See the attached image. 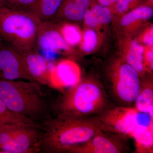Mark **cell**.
<instances>
[{"label": "cell", "instance_id": "1", "mask_svg": "<svg viewBox=\"0 0 153 153\" xmlns=\"http://www.w3.org/2000/svg\"><path fill=\"white\" fill-rule=\"evenodd\" d=\"M38 153H66L71 146L91 139L103 126L96 117L50 115L38 123Z\"/></svg>", "mask_w": 153, "mask_h": 153}, {"label": "cell", "instance_id": "2", "mask_svg": "<svg viewBox=\"0 0 153 153\" xmlns=\"http://www.w3.org/2000/svg\"><path fill=\"white\" fill-rule=\"evenodd\" d=\"M41 85L35 81L0 78V99L12 111L38 124L51 115L52 107Z\"/></svg>", "mask_w": 153, "mask_h": 153}, {"label": "cell", "instance_id": "3", "mask_svg": "<svg viewBox=\"0 0 153 153\" xmlns=\"http://www.w3.org/2000/svg\"><path fill=\"white\" fill-rule=\"evenodd\" d=\"M107 106L103 88L92 79L80 80L71 86L52 107L54 115L87 117L98 114Z\"/></svg>", "mask_w": 153, "mask_h": 153}, {"label": "cell", "instance_id": "4", "mask_svg": "<svg viewBox=\"0 0 153 153\" xmlns=\"http://www.w3.org/2000/svg\"><path fill=\"white\" fill-rule=\"evenodd\" d=\"M41 23L28 11L0 7V37L21 53L37 50Z\"/></svg>", "mask_w": 153, "mask_h": 153}, {"label": "cell", "instance_id": "5", "mask_svg": "<svg viewBox=\"0 0 153 153\" xmlns=\"http://www.w3.org/2000/svg\"><path fill=\"white\" fill-rule=\"evenodd\" d=\"M96 118L105 129L131 138L139 127L153 124V117L134 107L106 108Z\"/></svg>", "mask_w": 153, "mask_h": 153}, {"label": "cell", "instance_id": "6", "mask_svg": "<svg viewBox=\"0 0 153 153\" xmlns=\"http://www.w3.org/2000/svg\"><path fill=\"white\" fill-rule=\"evenodd\" d=\"M38 124H7L0 126V153H38Z\"/></svg>", "mask_w": 153, "mask_h": 153}, {"label": "cell", "instance_id": "7", "mask_svg": "<svg viewBox=\"0 0 153 153\" xmlns=\"http://www.w3.org/2000/svg\"><path fill=\"white\" fill-rule=\"evenodd\" d=\"M140 76L137 71L123 60H120L112 68V88L115 96L122 103H133L140 88Z\"/></svg>", "mask_w": 153, "mask_h": 153}, {"label": "cell", "instance_id": "8", "mask_svg": "<svg viewBox=\"0 0 153 153\" xmlns=\"http://www.w3.org/2000/svg\"><path fill=\"white\" fill-rule=\"evenodd\" d=\"M127 136L102 129L85 142L72 146L66 153H121L127 152Z\"/></svg>", "mask_w": 153, "mask_h": 153}, {"label": "cell", "instance_id": "9", "mask_svg": "<svg viewBox=\"0 0 153 153\" xmlns=\"http://www.w3.org/2000/svg\"><path fill=\"white\" fill-rule=\"evenodd\" d=\"M0 78L36 81L29 74L21 53L0 37Z\"/></svg>", "mask_w": 153, "mask_h": 153}, {"label": "cell", "instance_id": "10", "mask_svg": "<svg viewBox=\"0 0 153 153\" xmlns=\"http://www.w3.org/2000/svg\"><path fill=\"white\" fill-rule=\"evenodd\" d=\"M36 49L49 56L60 53L72 52V47L67 44L60 33L57 22L54 21L41 23L37 37Z\"/></svg>", "mask_w": 153, "mask_h": 153}, {"label": "cell", "instance_id": "11", "mask_svg": "<svg viewBox=\"0 0 153 153\" xmlns=\"http://www.w3.org/2000/svg\"><path fill=\"white\" fill-rule=\"evenodd\" d=\"M80 80V71L75 62L63 60L55 64L49 71L48 85L53 88L63 89L71 87Z\"/></svg>", "mask_w": 153, "mask_h": 153}, {"label": "cell", "instance_id": "12", "mask_svg": "<svg viewBox=\"0 0 153 153\" xmlns=\"http://www.w3.org/2000/svg\"><path fill=\"white\" fill-rule=\"evenodd\" d=\"M29 74L36 82L41 85H48L49 62L37 50L20 52Z\"/></svg>", "mask_w": 153, "mask_h": 153}, {"label": "cell", "instance_id": "13", "mask_svg": "<svg viewBox=\"0 0 153 153\" xmlns=\"http://www.w3.org/2000/svg\"><path fill=\"white\" fill-rule=\"evenodd\" d=\"M90 0H63L54 22L65 20L77 22L83 20Z\"/></svg>", "mask_w": 153, "mask_h": 153}, {"label": "cell", "instance_id": "14", "mask_svg": "<svg viewBox=\"0 0 153 153\" xmlns=\"http://www.w3.org/2000/svg\"><path fill=\"white\" fill-rule=\"evenodd\" d=\"M63 0H37L27 10L41 22L53 21Z\"/></svg>", "mask_w": 153, "mask_h": 153}, {"label": "cell", "instance_id": "15", "mask_svg": "<svg viewBox=\"0 0 153 153\" xmlns=\"http://www.w3.org/2000/svg\"><path fill=\"white\" fill-rule=\"evenodd\" d=\"M112 14L108 7L100 4L94 5L85 12L83 20L85 25L90 28L106 25L111 22Z\"/></svg>", "mask_w": 153, "mask_h": 153}, {"label": "cell", "instance_id": "16", "mask_svg": "<svg viewBox=\"0 0 153 153\" xmlns=\"http://www.w3.org/2000/svg\"><path fill=\"white\" fill-rule=\"evenodd\" d=\"M145 49L139 42L132 41L129 44L124 55L123 60L137 71L140 77L143 76L146 73L143 66Z\"/></svg>", "mask_w": 153, "mask_h": 153}, {"label": "cell", "instance_id": "17", "mask_svg": "<svg viewBox=\"0 0 153 153\" xmlns=\"http://www.w3.org/2000/svg\"><path fill=\"white\" fill-rule=\"evenodd\" d=\"M134 107L139 111L153 117V84L152 79L141 83L138 94L134 102Z\"/></svg>", "mask_w": 153, "mask_h": 153}, {"label": "cell", "instance_id": "18", "mask_svg": "<svg viewBox=\"0 0 153 153\" xmlns=\"http://www.w3.org/2000/svg\"><path fill=\"white\" fill-rule=\"evenodd\" d=\"M132 138L134 140L137 153H153V124L139 127L134 132Z\"/></svg>", "mask_w": 153, "mask_h": 153}, {"label": "cell", "instance_id": "19", "mask_svg": "<svg viewBox=\"0 0 153 153\" xmlns=\"http://www.w3.org/2000/svg\"><path fill=\"white\" fill-rule=\"evenodd\" d=\"M153 15V9L151 7L141 6L125 13L121 19L120 25L125 27H131L140 21L150 19Z\"/></svg>", "mask_w": 153, "mask_h": 153}, {"label": "cell", "instance_id": "20", "mask_svg": "<svg viewBox=\"0 0 153 153\" xmlns=\"http://www.w3.org/2000/svg\"><path fill=\"white\" fill-rule=\"evenodd\" d=\"M57 26L60 33L68 45L72 47L79 45L82 33L77 25L65 22L60 25L57 24Z\"/></svg>", "mask_w": 153, "mask_h": 153}, {"label": "cell", "instance_id": "21", "mask_svg": "<svg viewBox=\"0 0 153 153\" xmlns=\"http://www.w3.org/2000/svg\"><path fill=\"white\" fill-rule=\"evenodd\" d=\"M19 123H36L28 117L9 109L0 99V126L7 124Z\"/></svg>", "mask_w": 153, "mask_h": 153}, {"label": "cell", "instance_id": "22", "mask_svg": "<svg viewBox=\"0 0 153 153\" xmlns=\"http://www.w3.org/2000/svg\"><path fill=\"white\" fill-rule=\"evenodd\" d=\"M98 38L97 33L92 28L88 29L82 34L80 47L82 52L91 53L97 47Z\"/></svg>", "mask_w": 153, "mask_h": 153}, {"label": "cell", "instance_id": "23", "mask_svg": "<svg viewBox=\"0 0 153 153\" xmlns=\"http://www.w3.org/2000/svg\"><path fill=\"white\" fill-rule=\"evenodd\" d=\"M37 0H7L3 6L8 8L27 11Z\"/></svg>", "mask_w": 153, "mask_h": 153}, {"label": "cell", "instance_id": "24", "mask_svg": "<svg viewBox=\"0 0 153 153\" xmlns=\"http://www.w3.org/2000/svg\"><path fill=\"white\" fill-rule=\"evenodd\" d=\"M139 0H118L116 3V9L118 13L123 14L128 12Z\"/></svg>", "mask_w": 153, "mask_h": 153}, {"label": "cell", "instance_id": "25", "mask_svg": "<svg viewBox=\"0 0 153 153\" xmlns=\"http://www.w3.org/2000/svg\"><path fill=\"white\" fill-rule=\"evenodd\" d=\"M148 47L149 49H145L143 66L146 72H151L153 69V47Z\"/></svg>", "mask_w": 153, "mask_h": 153}, {"label": "cell", "instance_id": "26", "mask_svg": "<svg viewBox=\"0 0 153 153\" xmlns=\"http://www.w3.org/2000/svg\"><path fill=\"white\" fill-rule=\"evenodd\" d=\"M142 42L147 47H153V28L151 27L143 34L142 37Z\"/></svg>", "mask_w": 153, "mask_h": 153}, {"label": "cell", "instance_id": "27", "mask_svg": "<svg viewBox=\"0 0 153 153\" xmlns=\"http://www.w3.org/2000/svg\"><path fill=\"white\" fill-rule=\"evenodd\" d=\"M99 4L103 6L109 7L116 4L118 0H97Z\"/></svg>", "mask_w": 153, "mask_h": 153}, {"label": "cell", "instance_id": "28", "mask_svg": "<svg viewBox=\"0 0 153 153\" xmlns=\"http://www.w3.org/2000/svg\"><path fill=\"white\" fill-rule=\"evenodd\" d=\"M7 0H0V7H3L5 3Z\"/></svg>", "mask_w": 153, "mask_h": 153}, {"label": "cell", "instance_id": "29", "mask_svg": "<svg viewBox=\"0 0 153 153\" xmlns=\"http://www.w3.org/2000/svg\"><path fill=\"white\" fill-rule=\"evenodd\" d=\"M151 2H152V3L153 2V0H149Z\"/></svg>", "mask_w": 153, "mask_h": 153}]
</instances>
